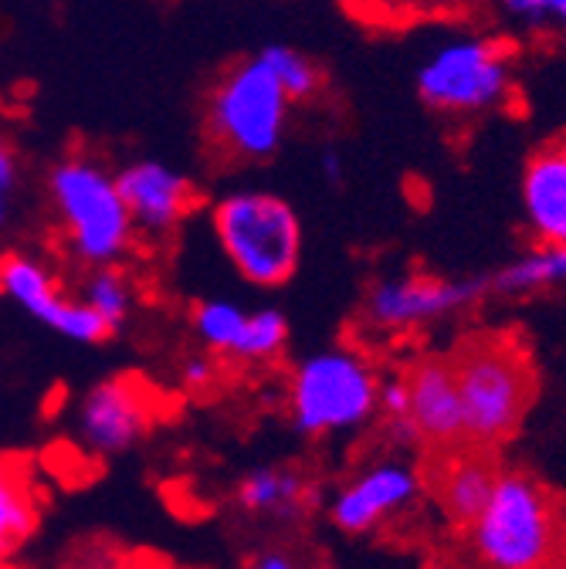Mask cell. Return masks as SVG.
Returning a JSON list of instances; mask_svg holds the SVG:
<instances>
[{
    "label": "cell",
    "mask_w": 566,
    "mask_h": 569,
    "mask_svg": "<svg viewBox=\"0 0 566 569\" xmlns=\"http://www.w3.org/2000/svg\"><path fill=\"white\" fill-rule=\"evenodd\" d=\"M465 532L468 569H556L563 519L546 485L529 471H499L485 509Z\"/></svg>",
    "instance_id": "obj_1"
},
{
    "label": "cell",
    "mask_w": 566,
    "mask_h": 569,
    "mask_svg": "<svg viewBox=\"0 0 566 569\" xmlns=\"http://www.w3.org/2000/svg\"><path fill=\"white\" fill-rule=\"evenodd\" d=\"M448 360L461 397L465 441L481 451L506 445L536 397L526 346L509 332H478L458 342Z\"/></svg>",
    "instance_id": "obj_2"
},
{
    "label": "cell",
    "mask_w": 566,
    "mask_h": 569,
    "mask_svg": "<svg viewBox=\"0 0 566 569\" xmlns=\"http://www.w3.org/2000/svg\"><path fill=\"white\" fill-rule=\"evenodd\" d=\"M48 200L64 251L82 268H119L136 231L116 187V173L89 153H72L51 167Z\"/></svg>",
    "instance_id": "obj_3"
},
{
    "label": "cell",
    "mask_w": 566,
    "mask_h": 569,
    "mask_svg": "<svg viewBox=\"0 0 566 569\" xmlns=\"http://www.w3.org/2000/svg\"><path fill=\"white\" fill-rule=\"evenodd\" d=\"M292 102L258 54L225 68L203 102V139L221 163H265L286 142Z\"/></svg>",
    "instance_id": "obj_4"
},
{
    "label": "cell",
    "mask_w": 566,
    "mask_h": 569,
    "mask_svg": "<svg viewBox=\"0 0 566 569\" xmlns=\"http://www.w3.org/2000/svg\"><path fill=\"white\" fill-rule=\"evenodd\" d=\"M417 96L431 112L468 119L499 112L516 96V54L503 34L458 31L417 68Z\"/></svg>",
    "instance_id": "obj_5"
},
{
    "label": "cell",
    "mask_w": 566,
    "mask_h": 569,
    "mask_svg": "<svg viewBox=\"0 0 566 569\" xmlns=\"http://www.w3.org/2000/svg\"><path fill=\"white\" fill-rule=\"evenodd\" d=\"M215 231L231 268L258 284L278 289L302 261V221L296 207L271 190H235L210 210Z\"/></svg>",
    "instance_id": "obj_6"
},
{
    "label": "cell",
    "mask_w": 566,
    "mask_h": 569,
    "mask_svg": "<svg viewBox=\"0 0 566 569\" xmlns=\"http://www.w3.org/2000/svg\"><path fill=\"white\" fill-rule=\"evenodd\" d=\"M380 373L360 349L312 352L289 380V417L306 438L360 431L377 417Z\"/></svg>",
    "instance_id": "obj_7"
},
{
    "label": "cell",
    "mask_w": 566,
    "mask_h": 569,
    "mask_svg": "<svg viewBox=\"0 0 566 569\" xmlns=\"http://www.w3.org/2000/svg\"><path fill=\"white\" fill-rule=\"evenodd\" d=\"M488 278H445L428 271L387 274L370 284L364 299V322L377 332H410L428 322L458 316L488 299Z\"/></svg>",
    "instance_id": "obj_8"
},
{
    "label": "cell",
    "mask_w": 566,
    "mask_h": 569,
    "mask_svg": "<svg viewBox=\"0 0 566 569\" xmlns=\"http://www.w3.org/2000/svg\"><path fill=\"white\" fill-rule=\"evenodd\" d=\"M160 417L157 390L132 373L99 380L79 403V438L89 451L112 458L143 441Z\"/></svg>",
    "instance_id": "obj_9"
},
{
    "label": "cell",
    "mask_w": 566,
    "mask_h": 569,
    "mask_svg": "<svg viewBox=\"0 0 566 569\" xmlns=\"http://www.w3.org/2000/svg\"><path fill=\"white\" fill-rule=\"evenodd\" d=\"M0 292L14 306H21L28 316H34L41 326L61 332L72 342H106L109 329L99 322V316L82 306L76 296L61 289L54 271L31 251H8L0 258Z\"/></svg>",
    "instance_id": "obj_10"
},
{
    "label": "cell",
    "mask_w": 566,
    "mask_h": 569,
    "mask_svg": "<svg viewBox=\"0 0 566 569\" xmlns=\"http://www.w3.org/2000/svg\"><path fill=\"white\" fill-rule=\"evenodd\" d=\"M424 478L397 458H380L342 481L329 502V519L346 536H370L417 506Z\"/></svg>",
    "instance_id": "obj_11"
},
{
    "label": "cell",
    "mask_w": 566,
    "mask_h": 569,
    "mask_svg": "<svg viewBox=\"0 0 566 569\" xmlns=\"http://www.w3.org/2000/svg\"><path fill=\"white\" fill-rule=\"evenodd\" d=\"M116 187L126 203L132 231L157 241L170 238L197 207V183L160 160L126 163L116 173Z\"/></svg>",
    "instance_id": "obj_12"
},
{
    "label": "cell",
    "mask_w": 566,
    "mask_h": 569,
    "mask_svg": "<svg viewBox=\"0 0 566 569\" xmlns=\"http://www.w3.org/2000/svg\"><path fill=\"white\" fill-rule=\"evenodd\" d=\"M404 383L417 441L435 455L465 448V413L448 356H420L404 370Z\"/></svg>",
    "instance_id": "obj_13"
},
{
    "label": "cell",
    "mask_w": 566,
    "mask_h": 569,
    "mask_svg": "<svg viewBox=\"0 0 566 569\" xmlns=\"http://www.w3.org/2000/svg\"><path fill=\"white\" fill-rule=\"evenodd\" d=\"M519 200L526 228L539 244H566V136L529 153Z\"/></svg>",
    "instance_id": "obj_14"
},
{
    "label": "cell",
    "mask_w": 566,
    "mask_h": 569,
    "mask_svg": "<svg viewBox=\"0 0 566 569\" xmlns=\"http://www.w3.org/2000/svg\"><path fill=\"white\" fill-rule=\"evenodd\" d=\"M499 471L503 468L495 465L488 451L471 448V445L438 455V465L431 471V488H435L438 509L445 512V519L458 529L471 526L475 516L485 509Z\"/></svg>",
    "instance_id": "obj_15"
},
{
    "label": "cell",
    "mask_w": 566,
    "mask_h": 569,
    "mask_svg": "<svg viewBox=\"0 0 566 569\" xmlns=\"http://www.w3.org/2000/svg\"><path fill=\"white\" fill-rule=\"evenodd\" d=\"M235 506L251 519L302 522L316 506V485L299 465H258L235 485Z\"/></svg>",
    "instance_id": "obj_16"
},
{
    "label": "cell",
    "mask_w": 566,
    "mask_h": 569,
    "mask_svg": "<svg viewBox=\"0 0 566 569\" xmlns=\"http://www.w3.org/2000/svg\"><path fill=\"white\" fill-rule=\"evenodd\" d=\"M553 289H566V244H536L488 274V292L503 299H529Z\"/></svg>",
    "instance_id": "obj_17"
},
{
    "label": "cell",
    "mask_w": 566,
    "mask_h": 569,
    "mask_svg": "<svg viewBox=\"0 0 566 569\" xmlns=\"http://www.w3.org/2000/svg\"><path fill=\"white\" fill-rule=\"evenodd\" d=\"M485 11L509 38L566 44V0H485Z\"/></svg>",
    "instance_id": "obj_18"
},
{
    "label": "cell",
    "mask_w": 566,
    "mask_h": 569,
    "mask_svg": "<svg viewBox=\"0 0 566 569\" xmlns=\"http://www.w3.org/2000/svg\"><path fill=\"white\" fill-rule=\"evenodd\" d=\"M38 526V498L31 475L21 461H0V562L11 559L14 549Z\"/></svg>",
    "instance_id": "obj_19"
},
{
    "label": "cell",
    "mask_w": 566,
    "mask_h": 569,
    "mask_svg": "<svg viewBox=\"0 0 566 569\" xmlns=\"http://www.w3.org/2000/svg\"><path fill=\"white\" fill-rule=\"evenodd\" d=\"M258 58L265 61V68L275 76V82L289 96L292 106H306L322 96L326 76L312 54H306L292 44H265L258 51Z\"/></svg>",
    "instance_id": "obj_20"
},
{
    "label": "cell",
    "mask_w": 566,
    "mask_h": 569,
    "mask_svg": "<svg viewBox=\"0 0 566 569\" xmlns=\"http://www.w3.org/2000/svg\"><path fill=\"white\" fill-rule=\"evenodd\" d=\"M475 0H346V8L360 21L380 28H404L414 21H438L468 11Z\"/></svg>",
    "instance_id": "obj_21"
},
{
    "label": "cell",
    "mask_w": 566,
    "mask_h": 569,
    "mask_svg": "<svg viewBox=\"0 0 566 569\" xmlns=\"http://www.w3.org/2000/svg\"><path fill=\"white\" fill-rule=\"evenodd\" d=\"M79 302L99 316L109 336H116L129 322V312H132V284L119 268H96V271H86Z\"/></svg>",
    "instance_id": "obj_22"
},
{
    "label": "cell",
    "mask_w": 566,
    "mask_h": 569,
    "mask_svg": "<svg viewBox=\"0 0 566 569\" xmlns=\"http://www.w3.org/2000/svg\"><path fill=\"white\" fill-rule=\"evenodd\" d=\"M286 342H289V319L278 309H258V312H248L241 336H238L235 349L228 352V360L255 363V367L271 363L281 356Z\"/></svg>",
    "instance_id": "obj_23"
},
{
    "label": "cell",
    "mask_w": 566,
    "mask_h": 569,
    "mask_svg": "<svg viewBox=\"0 0 566 569\" xmlns=\"http://www.w3.org/2000/svg\"><path fill=\"white\" fill-rule=\"evenodd\" d=\"M245 319H248V312L225 299H200L190 312V326H193L200 346L218 356H228L235 349Z\"/></svg>",
    "instance_id": "obj_24"
},
{
    "label": "cell",
    "mask_w": 566,
    "mask_h": 569,
    "mask_svg": "<svg viewBox=\"0 0 566 569\" xmlns=\"http://www.w3.org/2000/svg\"><path fill=\"white\" fill-rule=\"evenodd\" d=\"M21 197V157L14 142L0 132V234H8L14 224V210Z\"/></svg>",
    "instance_id": "obj_25"
},
{
    "label": "cell",
    "mask_w": 566,
    "mask_h": 569,
    "mask_svg": "<svg viewBox=\"0 0 566 569\" xmlns=\"http://www.w3.org/2000/svg\"><path fill=\"white\" fill-rule=\"evenodd\" d=\"M180 380H183V387H190V390H207L210 383L218 380V363H215V356H210V352H193V356H187L183 367H180Z\"/></svg>",
    "instance_id": "obj_26"
},
{
    "label": "cell",
    "mask_w": 566,
    "mask_h": 569,
    "mask_svg": "<svg viewBox=\"0 0 566 569\" xmlns=\"http://www.w3.org/2000/svg\"><path fill=\"white\" fill-rule=\"evenodd\" d=\"M251 569H319L316 562H309L299 549H286V546H268L251 559Z\"/></svg>",
    "instance_id": "obj_27"
},
{
    "label": "cell",
    "mask_w": 566,
    "mask_h": 569,
    "mask_svg": "<svg viewBox=\"0 0 566 569\" xmlns=\"http://www.w3.org/2000/svg\"><path fill=\"white\" fill-rule=\"evenodd\" d=\"M319 170H322V177H326L332 187H339V183L346 180V167H342L339 150H322V157H319Z\"/></svg>",
    "instance_id": "obj_28"
}]
</instances>
